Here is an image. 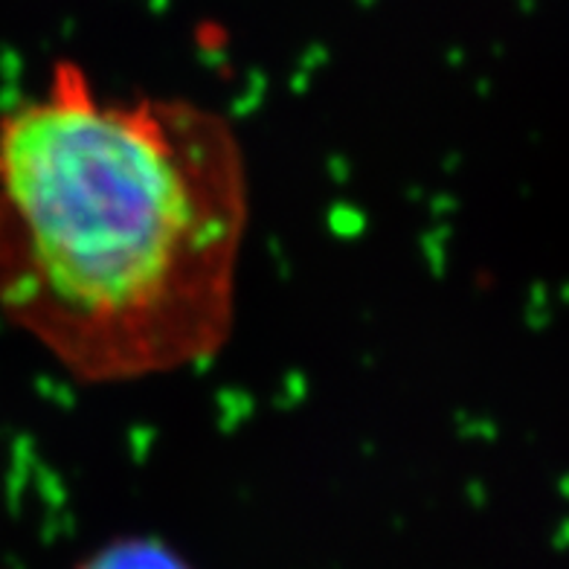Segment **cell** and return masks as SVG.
<instances>
[{
    "label": "cell",
    "mask_w": 569,
    "mask_h": 569,
    "mask_svg": "<svg viewBox=\"0 0 569 569\" xmlns=\"http://www.w3.org/2000/svg\"><path fill=\"white\" fill-rule=\"evenodd\" d=\"M248 149L221 108L76 59L0 117V315L82 387L187 372L239 320Z\"/></svg>",
    "instance_id": "cell-1"
},
{
    "label": "cell",
    "mask_w": 569,
    "mask_h": 569,
    "mask_svg": "<svg viewBox=\"0 0 569 569\" xmlns=\"http://www.w3.org/2000/svg\"><path fill=\"white\" fill-rule=\"evenodd\" d=\"M76 569H196L166 540L149 535H126L111 538L97 547Z\"/></svg>",
    "instance_id": "cell-2"
}]
</instances>
